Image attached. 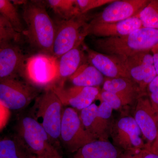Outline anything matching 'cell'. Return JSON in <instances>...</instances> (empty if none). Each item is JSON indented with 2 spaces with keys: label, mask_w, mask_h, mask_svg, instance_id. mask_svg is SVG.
Masks as SVG:
<instances>
[{
  "label": "cell",
  "mask_w": 158,
  "mask_h": 158,
  "mask_svg": "<svg viewBox=\"0 0 158 158\" xmlns=\"http://www.w3.org/2000/svg\"><path fill=\"white\" fill-rule=\"evenodd\" d=\"M23 17L26 25L23 34L42 53L52 55L56 25L41 2H25Z\"/></svg>",
  "instance_id": "6da1fadb"
},
{
  "label": "cell",
  "mask_w": 158,
  "mask_h": 158,
  "mask_svg": "<svg viewBox=\"0 0 158 158\" xmlns=\"http://www.w3.org/2000/svg\"><path fill=\"white\" fill-rule=\"evenodd\" d=\"M158 44V29L142 27L120 37L100 38L94 41L99 52L125 59L151 50Z\"/></svg>",
  "instance_id": "7a4b0ae2"
},
{
  "label": "cell",
  "mask_w": 158,
  "mask_h": 158,
  "mask_svg": "<svg viewBox=\"0 0 158 158\" xmlns=\"http://www.w3.org/2000/svg\"><path fill=\"white\" fill-rule=\"evenodd\" d=\"M34 101L31 115L42 126L52 144L58 150L61 145L60 131L63 105L50 87L46 88Z\"/></svg>",
  "instance_id": "3957f363"
},
{
  "label": "cell",
  "mask_w": 158,
  "mask_h": 158,
  "mask_svg": "<svg viewBox=\"0 0 158 158\" xmlns=\"http://www.w3.org/2000/svg\"><path fill=\"white\" fill-rule=\"evenodd\" d=\"M16 135L36 158L59 155V150L51 143L47 133L31 115L20 118L17 125Z\"/></svg>",
  "instance_id": "277c9868"
},
{
  "label": "cell",
  "mask_w": 158,
  "mask_h": 158,
  "mask_svg": "<svg viewBox=\"0 0 158 158\" xmlns=\"http://www.w3.org/2000/svg\"><path fill=\"white\" fill-rule=\"evenodd\" d=\"M89 19L85 14L60 21L56 25L52 55L58 59L71 50L81 46L88 35Z\"/></svg>",
  "instance_id": "5b68a950"
},
{
  "label": "cell",
  "mask_w": 158,
  "mask_h": 158,
  "mask_svg": "<svg viewBox=\"0 0 158 158\" xmlns=\"http://www.w3.org/2000/svg\"><path fill=\"white\" fill-rule=\"evenodd\" d=\"M95 140H97L85 128L75 109L69 107L63 110L60 141L67 152L74 154Z\"/></svg>",
  "instance_id": "8992f818"
},
{
  "label": "cell",
  "mask_w": 158,
  "mask_h": 158,
  "mask_svg": "<svg viewBox=\"0 0 158 158\" xmlns=\"http://www.w3.org/2000/svg\"><path fill=\"white\" fill-rule=\"evenodd\" d=\"M36 88H47L56 83L58 59L48 54H36L26 59L22 75Z\"/></svg>",
  "instance_id": "52a82bcc"
},
{
  "label": "cell",
  "mask_w": 158,
  "mask_h": 158,
  "mask_svg": "<svg viewBox=\"0 0 158 158\" xmlns=\"http://www.w3.org/2000/svg\"><path fill=\"white\" fill-rule=\"evenodd\" d=\"M39 96V90L19 77L0 80V102L10 110L27 107Z\"/></svg>",
  "instance_id": "ba28073f"
},
{
  "label": "cell",
  "mask_w": 158,
  "mask_h": 158,
  "mask_svg": "<svg viewBox=\"0 0 158 158\" xmlns=\"http://www.w3.org/2000/svg\"><path fill=\"white\" fill-rule=\"evenodd\" d=\"M141 130L133 116L123 115L112 121L110 137L113 144L123 151H140L147 144L141 138Z\"/></svg>",
  "instance_id": "9c48e42d"
},
{
  "label": "cell",
  "mask_w": 158,
  "mask_h": 158,
  "mask_svg": "<svg viewBox=\"0 0 158 158\" xmlns=\"http://www.w3.org/2000/svg\"><path fill=\"white\" fill-rule=\"evenodd\" d=\"M122 59L130 79L138 85L143 95H147L148 86L157 76L151 51Z\"/></svg>",
  "instance_id": "30bf717a"
},
{
  "label": "cell",
  "mask_w": 158,
  "mask_h": 158,
  "mask_svg": "<svg viewBox=\"0 0 158 158\" xmlns=\"http://www.w3.org/2000/svg\"><path fill=\"white\" fill-rule=\"evenodd\" d=\"M149 0H115L94 16L90 24L116 22L135 17L149 3Z\"/></svg>",
  "instance_id": "8fae6325"
},
{
  "label": "cell",
  "mask_w": 158,
  "mask_h": 158,
  "mask_svg": "<svg viewBox=\"0 0 158 158\" xmlns=\"http://www.w3.org/2000/svg\"><path fill=\"white\" fill-rule=\"evenodd\" d=\"M52 89L63 106H69L76 110H81L90 106L98 99L100 91L97 87L73 86L65 88L64 85H54Z\"/></svg>",
  "instance_id": "7c38bea8"
},
{
  "label": "cell",
  "mask_w": 158,
  "mask_h": 158,
  "mask_svg": "<svg viewBox=\"0 0 158 158\" xmlns=\"http://www.w3.org/2000/svg\"><path fill=\"white\" fill-rule=\"evenodd\" d=\"M134 106L133 117L147 141V146L149 147L155 141L158 135L156 110L147 95L139 98Z\"/></svg>",
  "instance_id": "4fadbf2b"
},
{
  "label": "cell",
  "mask_w": 158,
  "mask_h": 158,
  "mask_svg": "<svg viewBox=\"0 0 158 158\" xmlns=\"http://www.w3.org/2000/svg\"><path fill=\"white\" fill-rule=\"evenodd\" d=\"M88 63L110 78H130L122 59L116 56L96 52L85 46Z\"/></svg>",
  "instance_id": "5bb4252c"
},
{
  "label": "cell",
  "mask_w": 158,
  "mask_h": 158,
  "mask_svg": "<svg viewBox=\"0 0 158 158\" xmlns=\"http://www.w3.org/2000/svg\"><path fill=\"white\" fill-rule=\"evenodd\" d=\"M142 27L141 21L135 16L116 22L93 24L88 23L87 31L88 35L106 38L124 36Z\"/></svg>",
  "instance_id": "9a60e30c"
},
{
  "label": "cell",
  "mask_w": 158,
  "mask_h": 158,
  "mask_svg": "<svg viewBox=\"0 0 158 158\" xmlns=\"http://www.w3.org/2000/svg\"><path fill=\"white\" fill-rule=\"evenodd\" d=\"M102 90L115 94L124 107L135 105L139 98L143 96L139 86L131 79L126 77H106Z\"/></svg>",
  "instance_id": "2e32d148"
},
{
  "label": "cell",
  "mask_w": 158,
  "mask_h": 158,
  "mask_svg": "<svg viewBox=\"0 0 158 158\" xmlns=\"http://www.w3.org/2000/svg\"><path fill=\"white\" fill-rule=\"evenodd\" d=\"M26 59L15 44L0 49V80L22 76Z\"/></svg>",
  "instance_id": "e0dca14e"
},
{
  "label": "cell",
  "mask_w": 158,
  "mask_h": 158,
  "mask_svg": "<svg viewBox=\"0 0 158 158\" xmlns=\"http://www.w3.org/2000/svg\"><path fill=\"white\" fill-rule=\"evenodd\" d=\"M98 108L96 104L92 103L81 110L80 118L85 128L96 140L109 141L112 121H106L100 117Z\"/></svg>",
  "instance_id": "ac0fdd59"
},
{
  "label": "cell",
  "mask_w": 158,
  "mask_h": 158,
  "mask_svg": "<svg viewBox=\"0 0 158 158\" xmlns=\"http://www.w3.org/2000/svg\"><path fill=\"white\" fill-rule=\"evenodd\" d=\"M123 152L109 141L97 140L80 148L72 158H118Z\"/></svg>",
  "instance_id": "d6986e66"
},
{
  "label": "cell",
  "mask_w": 158,
  "mask_h": 158,
  "mask_svg": "<svg viewBox=\"0 0 158 158\" xmlns=\"http://www.w3.org/2000/svg\"><path fill=\"white\" fill-rule=\"evenodd\" d=\"M84 52L79 47L71 50L58 59V76L56 85H64L84 62Z\"/></svg>",
  "instance_id": "ffe728a7"
},
{
  "label": "cell",
  "mask_w": 158,
  "mask_h": 158,
  "mask_svg": "<svg viewBox=\"0 0 158 158\" xmlns=\"http://www.w3.org/2000/svg\"><path fill=\"white\" fill-rule=\"evenodd\" d=\"M68 79L74 86L97 87L103 84L104 76L89 63H84Z\"/></svg>",
  "instance_id": "44dd1931"
},
{
  "label": "cell",
  "mask_w": 158,
  "mask_h": 158,
  "mask_svg": "<svg viewBox=\"0 0 158 158\" xmlns=\"http://www.w3.org/2000/svg\"><path fill=\"white\" fill-rule=\"evenodd\" d=\"M0 158H36L16 135L0 138Z\"/></svg>",
  "instance_id": "7402d4cb"
},
{
  "label": "cell",
  "mask_w": 158,
  "mask_h": 158,
  "mask_svg": "<svg viewBox=\"0 0 158 158\" xmlns=\"http://www.w3.org/2000/svg\"><path fill=\"white\" fill-rule=\"evenodd\" d=\"M46 3L55 13L63 19L83 15L79 11L75 0H48Z\"/></svg>",
  "instance_id": "603a6c76"
},
{
  "label": "cell",
  "mask_w": 158,
  "mask_h": 158,
  "mask_svg": "<svg viewBox=\"0 0 158 158\" xmlns=\"http://www.w3.org/2000/svg\"><path fill=\"white\" fill-rule=\"evenodd\" d=\"M0 15L11 23L15 31L23 34L25 28L17 9L11 1L0 0Z\"/></svg>",
  "instance_id": "cb8c5ba5"
},
{
  "label": "cell",
  "mask_w": 158,
  "mask_h": 158,
  "mask_svg": "<svg viewBox=\"0 0 158 158\" xmlns=\"http://www.w3.org/2000/svg\"><path fill=\"white\" fill-rule=\"evenodd\" d=\"M143 27L158 29V0H151L137 15Z\"/></svg>",
  "instance_id": "d4e9b609"
},
{
  "label": "cell",
  "mask_w": 158,
  "mask_h": 158,
  "mask_svg": "<svg viewBox=\"0 0 158 158\" xmlns=\"http://www.w3.org/2000/svg\"><path fill=\"white\" fill-rule=\"evenodd\" d=\"M21 34L15 31L10 23L0 15V49L18 42Z\"/></svg>",
  "instance_id": "484cf974"
},
{
  "label": "cell",
  "mask_w": 158,
  "mask_h": 158,
  "mask_svg": "<svg viewBox=\"0 0 158 158\" xmlns=\"http://www.w3.org/2000/svg\"><path fill=\"white\" fill-rule=\"evenodd\" d=\"M114 1L115 0H75V2L81 14H85L92 9L110 4Z\"/></svg>",
  "instance_id": "4316f807"
},
{
  "label": "cell",
  "mask_w": 158,
  "mask_h": 158,
  "mask_svg": "<svg viewBox=\"0 0 158 158\" xmlns=\"http://www.w3.org/2000/svg\"><path fill=\"white\" fill-rule=\"evenodd\" d=\"M98 99L110 105L113 110L121 111L124 108L119 98L115 94L110 91L102 90L100 92Z\"/></svg>",
  "instance_id": "83f0119b"
},
{
  "label": "cell",
  "mask_w": 158,
  "mask_h": 158,
  "mask_svg": "<svg viewBox=\"0 0 158 158\" xmlns=\"http://www.w3.org/2000/svg\"><path fill=\"white\" fill-rule=\"evenodd\" d=\"M148 94L152 106L158 110V76L148 86Z\"/></svg>",
  "instance_id": "f1b7e54d"
},
{
  "label": "cell",
  "mask_w": 158,
  "mask_h": 158,
  "mask_svg": "<svg viewBox=\"0 0 158 158\" xmlns=\"http://www.w3.org/2000/svg\"><path fill=\"white\" fill-rule=\"evenodd\" d=\"M113 109L110 105L104 102H101L100 105L98 106V114L100 117L106 121L111 122L110 120L112 116Z\"/></svg>",
  "instance_id": "f546056e"
},
{
  "label": "cell",
  "mask_w": 158,
  "mask_h": 158,
  "mask_svg": "<svg viewBox=\"0 0 158 158\" xmlns=\"http://www.w3.org/2000/svg\"><path fill=\"white\" fill-rule=\"evenodd\" d=\"M11 110L0 102V131L6 127L11 116Z\"/></svg>",
  "instance_id": "4dcf8cb0"
},
{
  "label": "cell",
  "mask_w": 158,
  "mask_h": 158,
  "mask_svg": "<svg viewBox=\"0 0 158 158\" xmlns=\"http://www.w3.org/2000/svg\"><path fill=\"white\" fill-rule=\"evenodd\" d=\"M142 158H158V152L151 146L142 150Z\"/></svg>",
  "instance_id": "1f68e13d"
},
{
  "label": "cell",
  "mask_w": 158,
  "mask_h": 158,
  "mask_svg": "<svg viewBox=\"0 0 158 158\" xmlns=\"http://www.w3.org/2000/svg\"><path fill=\"white\" fill-rule=\"evenodd\" d=\"M142 150L136 152L124 151L118 158H142Z\"/></svg>",
  "instance_id": "d6a6232c"
},
{
  "label": "cell",
  "mask_w": 158,
  "mask_h": 158,
  "mask_svg": "<svg viewBox=\"0 0 158 158\" xmlns=\"http://www.w3.org/2000/svg\"><path fill=\"white\" fill-rule=\"evenodd\" d=\"M151 52L152 54L154 65L156 73L157 75L158 76V44L152 49Z\"/></svg>",
  "instance_id": "836d02e7"
},
{
  "label": "cell",
  "mask_w": 158,
  "mask_h": 158,
  "mask_svg": "<svg viewBox=\"0 0 158 158\" xmlns=\"http://www.w3.org/2000/svg\"><path fill=\"white\" fill-rule=\"evenodd\" d=\"M150 146L158 152V135L155 141H154L153 144Z\"/></svg>",
  "instance_id": "e575fe53"
},
{
  "label": "cell",
  "mask_w": 158,
  "mask_h": 158,
  "mask_svg": "<svg viewBox=\"0 0 158 158\" xmlns=\"http://www.w3.org/2000/svg\"><path fill=\"white\" fill-rule=\"evenodd\" d=\"M64 158L61 155H59L56 156H54L48 157L47 158Z\"/></svg>",
  "instance_id": "d590c367"
},
{
  "label": "cell",
  "mask_w": 158,
  "mask_h": 158,
  "mask_svg": "<svg viewBox=\"0 0 158 158\" xmlns=\"http://www.w3.org/2000/svg\"><path fill=\"white\" fill-rule=\"evenodd\" d=\"M156 110L157 122V125L158 127V109H156Z\"/></svg>",
  "instance_id": "8d00e7d4"
}]
</instances>
